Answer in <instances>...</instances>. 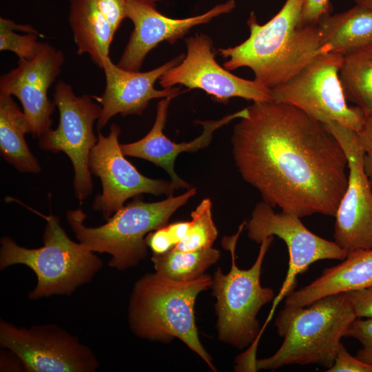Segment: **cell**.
Segmentation results:
<instances>
[{"label":"cell","mask_w":372,"mask_h":372,"mask_svg":"<svg viewBox=\"0 0 372 372\" xmlns=\"http://www.w3.org/2000/svg\"><path fill=\"white\" fill-rule=\"evenodd\" d=\"M233 130L235 165L262 201L300 218L335 217L348 184V160L336 138L298 107L253 102Z\"/></svg>","instance_id":"6da1fadb"},{"label":"cell","mask_w":372,"mask_h":372,"mask_svg":"<svg viewBox=\"0 0 372 372\" xmlns=\"http://www.w3.org/2000/svg\"><path fill=\"white\" fill-rule=\"evenodd\" d=\"M304 0H286L267 23H258L254 12L247 20L250 34L240 44L219 48L228 70L247 67L256 81L270 90L284 83L322 54L316 25H301Z\"/></svg>","instance_id":"7a4b0ae2"},{"label":"cell","mask_w":372,"mask_h":372,"mask_svg":"<svg viewBox=\"0 0 372 372\" xmlns=\"http://www.w3.org/2000/svg\"><path fill=\"white\" fill-rule=\"evenodd\" d=\"M212 276L180 282L155 271L141 277L130 298L128 321L138 337L154 342H170L178 338L216 371L212 358L202 344L194 316L200 293L211 288Z\"/></svg>","instance_id":"3957f363"},{"label":"cell","mask_w":372,"mask_h":372,"mask_svg":"<svg viewBox=\"0 0 372 372\" xmlns=\"http://www.w3.org/2000/svg\"><path fill=\"white\" fill-rule=\"evenodd\" d=\"M356 318L346 293L302 307L285 305L275 321L282 344L272 355L257 360V369L311 364L328 369L334 362L341 339Z\"/></svg>","instance_id":"277c9868"},{"label":"cell","mask_w":372,"mask_h":372,"mask_svg":"<svg viewBox=\"0 0 372 372\" xmlns=\"http://www.w3.org/2000/svg\"><path fill=\"white\" fill-rule=\"evenodd\" d=\"M245 224L243 222L239 226L235 235L223 238V247L231 252V267L227 273L217 268L212 276L211 289L216 299L218 339L238 349L251 345L244 354L254 360L260 338L257 316L261 308L274 298L273 289L264 287L260 283L264 258L274 236H269L260 243L258 257L249 269H239L235 250Z\"/></svg>","instance_id":"5b68a950"},{"label":"cell","mask_w":372,"mask_h":372,"mask_svg":"<svg viewBox=\"0 0 372 372\" xmlns=\"http://www.w3.org/2000/svg\"><path fill=\"white\" fill-rule=\"evenodd\" d=\"M196 193L192 187L179 196L152 203L136 198L96 227L84 225L87 216L80 208L68 211L66 218L80 242L94 252L110 254L109 265L124 271L145 259L146 236L167 225L171 216Z\"/></svg>","instance_id":"8992f818"},{"label":"cell","mask_w":372,"mask_h":372,"mask_svg":"<svg viewBox=\"0 0 372 372\" xmlns=\"http://www.w3.org/2000/svg\"><path fill=\"white\" fill-rule=\"evenodd\" d=\"M43 216L46 220L43 247L29 249L8 236L1 239L0 269L21 264L37 276V285L29 293L32 300L70 295L91 281L103 267L102 260L94 251L68 237L57 216Z\"/></svg>","instance_id":"52a82bcc"},{"label":"cell","mask_w":372,"mask_h":372,"mask_svg":"<svg viewBox=\"0 0 372 372\" xmlns=\"http://www.w3.org/2000/svg\"><path fill=\"white\" fill-rule=\"evenodd\" d=\"M343 55L320 54L284 83L271 89L273 101L295 106L322 124L339 123L356 132L365 115L349 106L340 81Z\"/></svg>","instance_id":"ba28073f"},{"label":"cell","mask_w":372,"mask_h":372,"mask_svg":"<svg viewBox=\"0 0 372 372\" xmlns=\"http://www.w3.org/2000/svg\"><path fill=\"white\" fill-rule=\"evenodd\" d=\"M88 95L76 96L70 85L60 81L54 87V103L59 112V122L39 138V147L53 153L63 152L74 169V190L81 203L92 193L93 183L89 167L91 150L98 141L93 125L101 113V106Z\"/></svg>","instance_id":"9c48e42d"},{"label":"cell","mask_w":372,"mask_h":372,"mask_svg":"<svg viewBox=\"0 0 372 372\" xmlns=\"http://www.w3.org/2000/svg\"><path fill=\"white\" fill-rule=\"evenodd\" d=\"M245 225L248 237L255 242L260 244L268 237L276 236L284 241L288 249V271L279 293L274 298L269 318H272L282 298L293 291L298 275L306 271L316 261L342 260L348 254L335 242L309 230L300 217L283 211L276 212L264 201L256 205Z\"/></svg>","instance_id":"30bf717a"},{"label":"cell","mask_w":372,"mask_h":372,"mask_svg":"<svg viewBox=\"0 0 372 372\" xmlns=\"http://www.w3.org/2000/svg\"><path fill=\"white\" fill-rule=\"evenodd\" d=\"M0 343L28 372H93L99 366L89 347L55 324L23 328L1 320Z\"/></svg>","instance_id":"8fae6325"},{"label":"cell","mask_w":372,"mask_h":372,"mask_svg":"<svg viewBox=\"0 0 372 372\" xmlns=\"http://www.w3.org/2000/svg\"><path fill=\"white\" fill-rule=\"evenodd\" d=\"M322 125L348 160V184L335 216L334 242L347 253L372 249V184L364 170L366 153L353 130L335 121Z\"/></svg>","instance_id":"7c38bea8"},{"label":"cell","mask_w":372,"mask_h":372,"mask_svg":"<svg viewBox=\"0 0 372 372\" xmlns=\"http://www.w3.org/2000/svg\"><path fill=\"white\" fill-rule=\"evenodd\" d=\"M187 52L182 61L159 79L163 88L182 85L201 89L211 98L227 103L234 97L253 102L273 101L271 90L256 80H247L231 74L216 61L211 38L198 33L185 39Z\"/></svg>","instance_id":"4fadbf2b"},{"label":"cell","mask_w":372,"mask_h":372,"mask_svg":"<svg viewBox=\"0 0 372 372\" xmlns=\"http://www.w3.org/2000/svg\"><path fill=\"white\" fill-rule=\"evenodd\" d=\"M121 131L114 123L106 136L99 130L98 141L89 156L90 172L102 185V193L96 196L92 208L101 212L105 220L130 198L143 194L169 197L176 189L171 181L145 176L125 158L118 141Z\"/></svg>","instance_id":"5bb4252c"},{"label":"cell","mask_w":372,"mask_h":372,"mask_svg":"<svg viewBox=\"0 0 372 372\" xmlns=\"http://www.w3.org/2000/svg\"><path fill=\"white\" fill-rule=\"evenodd\" d=\"M235 7V1L228 0L202 14L172 19L158 12L155 2L151 0H127L126 17L132 21L134 30L117 65L125 70L139 71L147 54L161 42L173 44L191 28L229 13Z\"/></svg>","instance_id":"9a60e30c"},{"label":"cell","mask_w":372,"mask_h":372,"mask_svg":"<svg viewBox=\"0 0 372 372\" xmlns=\"http://www.w3.org/2000/svg\"><path fill=\"white\" fill-rule=\"evenodd\" d=\"M62 51L44 43L37 55L30 60L19 59L18 65L0 78V94L15 96L31 127L39 138L50 129L55 103L48 97L50 85L64 63Z\"/></svg>","instance_id":"2e32d148"},{"label":"cell","mask_w":372,"mask_h":372,"mask_svg":"<svg viewBox=\"0 0 372 372\" xmlns=\"http://www.w3.org/2000/svg\"><path fill=\"white\" fill-rule=\"evenodd\" d=\"M180 54L162 65L147 71H130L123 69L112 62L110 56L103 62L105 75V88L99 97L93 96L101 106V113L97 122L98 130L106 125L116 114L141 115L149 101L154 99L172 97L180 94L178 87L156 90L154 83L167 70L178 64L184 57Z\"/></svg>","instance_id":"e0dca14e"},{"label":"cell","mask_w":372,"mask_h":372,"mask_svg":"<svg viewBox=\"0 0 372 372\" xmlns=\"http://www.w3.org/2000/svg\"><path fill=\"white\" fill-rule=\"evenodd\" d=\"M172 97L163 99L157 105L155 121L149 132L142 138L135 142L121 144L125 156L142 158L161 167L169 176L171 182L176 189H189L190 184L178 176L174 169L176 157L183 152H195L207 147L214 132L227 125L234 118H240L245 115V109L228 114L218 120L196 121L203 130L195 139L176 143L169 139L163 133L166 123L169 105Z\"/></svg>","instance_id":"ac0fdd59"},{"label":"cell","mask_w":372,"mask_h":372,"mask_svg":"<svg viewBox=\"0 0 372 372\" xmlns=\"http://www.w3.org/2000/svg\"><path fill=\"white\" fill-rule=\"evenodd\" d=\"M372 286V249L348 252L339 265L325 268L309 285L286 296L285 306L302 307L324 297Z\"/></svg>","instance_id":"d6986e66"},{"label":"cell","mask_w":372,"mask_h":372,"mask_svg":"<svg viewBox=\"0 0 372 372\" xmlns=\"http://www.w3.org/2000/svg\"><path fill=\"white\" fill-rule=\"evenodd\" d=\"M69 23L78 54L102 68L118 28L96 0H69Z\"/></svg>","instance_id":"ffe728a7"},{"label":"cell","mask_w":372,"mask_h":372,"mask_svg":"<svg viewBox=\"0 0 372 372\" xmlns=\"http://www.w3.org/2000/svg\"><path fill=\"white\" fill-rule=\"evenodd\" d=\"M322 54L342 55L372 44V11L359 5L318 23Z\"/></svg>","instance_id":"44dd1931"},{"label":"cell","mask_w":372,"mask_h":372,"mask_svg":"<svg viewBox=\"0 0 372 372\" xmlns=\"http://www.w3.org/2000/svg\"><path fill=\"white\" fill-rule=\"evenodd\" d=\"M30 123L11 95L0 94V152L17 170L38 174L41 167L30 150L25 135Z\"/></svg>","instance_id":"7402d4cb"},{"label":"cell","mask_w":372,"mask_h":372,"mask_svg":"<svg viewBox=\"0 0 372 372\" xmlns=\"http://www.w3.org/2000/svg\"><path fill=\"white\" fill-rule=\"evenodd\" d=\"M340 81L347 101L354 103L365 117L372 113V44L343 55Z\"/></svg>","instance_id":"603a6c76"},{"label":"cell","mask_w":372,"mask_h":372,"mask_svg":"<svg viewBox=\"0 0 372 372\" xmlns=\"http://www.w3.org/2000/svg\"><path fill=\"white\" fill-rule=\"evenodd\" d=\"M220 257V251L214 247L187 252L173 248L163 254H152L151 260L155 271L176 281L187 282L205 273Z\"/></svg>","instance_id":"cb8c5ba5"},{"label":"cell","mask_w":372,"mask_h":372,"mask_svg":"<svg viewBox=\"0 0 372 372\" xmlns=\"http://www.w3.org/2000/svg\"><path fill=\"white\" fill-rule=\"evenodd\" d=\"M212 203L204 198L192 211V220L185 238L174 249L180 251H194L212 247L218 236L211 212Z\"/></svg>","instance_id":"d4e9b609"},{"label":"cell","mask_w":372,"mask_h":372,"mask_svg":"<svg viewBox=\"0 0 372 372\" xmlns=\"http://www.w3.org/2000/svg\"><path fill=\"white\" fill-rule=\"evenodd\" d=\"M39 32L31 25L18 24L10 19L0 18V50H8L19 59L34 58L43 46L38 41Z\"/></svg>","instance_id":"484cf974"},{"label":"cell","mask_w":372,"mask_h":372,"mask_svg":"<svg viewBox=\"0 0 372 372\" xmlns=\"http://www.w3.org/2000/svg\"><path fill=\"white\" fill-rule=\"evenodd\" d=\"M344 337L358 340L362 348L355 357L361 361L372 364V318H356L349 326Z\"/></svg>","instance_id":"4316f807"},{"label":"cell","mask_w":372,"mask_h":372,"mask_svg":"<svg viewBox=\"0 0 372 372\" xmlns=\"http://www.w3.org/2000/svg\"><path fill=\"white\" fill-rule=\"evenodd\" d=\"M327 372H372V364L365 363L353 357L340 344L333 365Z\"/></svg>","instance_id":"83f0119b"},{"label":"cell","mask_w":372,"mask_h":372,"mask_svg":"<svg viewBox=\"0 0 372 372\" xmlns=\"http://www.w3.org/2000/svg\"><path fill=\"white\" fill-rule=\"evenodd\" d=\"M330 0H304L300 17L301 25H316L330 14Z\"/></svg>","instance_id":"f1b7e54d"},{"label":"cell","mask_w":372,"mask_h":372,"mask_svg":"<svg viewBox=\"0 0 372 372\" xmlns=\"http://www.w3.org/2000/svg\"><path fill=\"white\" fill-rule=\"evenodd\" d=\"M346 293L357 318H372V286Z\"/></svg>","instance_id":"f546056e"},{"label":"cell","mask_w":372,"mask_h":372,"mask_svg":"<svg viewBox=\"0 0 372 372\" xmlns=\"http://www.w3.org/2000/svg\"><path fill=\"white\" fill-rule=\"evenodd\" d=\"M145 242L153 254H165L176 245L167 225L149 232L145 237Z\"/></svg>","instance_id":"4dcf8cb0"},{"label":"cell","mask_w":372,"mask_h":372,"mask_svg":"<svg viewBox=\"0 0 372 372\" xmlns=\"http://www.w3.org/2000/svg\"><path fill=\"white\" fill-rule=\"evenodd\" d=\"M358 142L366 154H372V113L365 117L360 130L356 132Z\"/></svg>","instance_id":"1f68e13d"},{"label":"cell","mask_w":372,"mask_h":372,"mask_svg":"<svg viewBox=\"0 0 372 372\" xmlns=\"http://www.w3.org/2000/svg\"><path fill=\"white\" fill-rule=\"evenodd\" d=\"M167 226L176 245L186 236L189 227V221L176 222Z\"/></svg>","instance_id":"d6a6232c"},{"label":"cell","mask_w":372,"mask_h":372,"mask_svg":"<svg viewBox=\"0 0 372 372\" xmlns=\"http://www.w3.org/2000/svg\"><path fill=\"white\" fill-rule=\"evenodd\" d=\"M364 165L365 172L372 184V154H365Z\"/></svg>","instance_id":"836d02e7"},{"label":"cell","mask_w":372,"mask_h":372,"mask_svg":"<svg viewBox=\"0 0 372 372\" xmlns=\"http://www.w3.org/2000/svg\"><path fill=\"white\" fill-rule=\"evenodd\" d=\"M357 5L364 7L372 11V0H354Z\"/></svg>","instance_id":"e575fe53"},{"label":"cell","mask_w":372,"mask_h":372,"mask_svg":"<svg viewBox=\"0 0 372 372\" xmlns=\"http://www.w3.org/2000/svg\"><path fill=\"white\" fill-rule=\"evenodd\" d=\"M151 1H154V2L156 3V2L160 1H161V0H151Z\"/></svg>","instance_id":"d590c367"}]
</instances>
